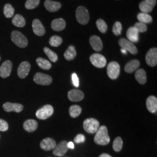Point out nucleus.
I'll list each match as a JSON object with an SVG mask.
<instances>
[{
	"instance_id": "c9c22d12",
	"label": "nucleus",
	"mask_w": 157,
	"mask_h": 157,
	"mask_svg": "<svg viewBox=\"0 0 157 157\" xmlns=\"http://www.w3.org/2000/svg\"><path fill=\"white\" fill-rule=\"evenodd\" d=\"M62 38L58 36H53L51 37L49 41V43L52 47H58L62 44Z\"/></svg>"
},
{
	"instance_id": "393cba45",
	"label": "nucleus",
	"mask_w": 157,
	"mask_h": 157,
	"mask_svg": "<svg viewBox=\"0 0 157 157\" xmlns=\"http://www.w3.org/2000/svg\"><path fill=\"white\" fill-rule=\"evenodd\" d=\"M140 64L139 61L137 59L132 60L125 65L124 71L127 73H133L140 67Z\"/></svg>"
},
{
	"instance_id": "dca6fc26",
	"label": "nucleus",
	"mask_w": 157,
	"mask_h": 157,
	"mask_svg": "<svg viewBox=\"0 0 157 157\" xmlns=\"http://www.w3.org/2000/svg\"><path fill=\"white\" fill-rule=\"evenodd\" d=\"M30 69V64L27 61L22 62L17 69V75L21 78H25L28 75Z\"/></svg>"
},
{
	"instance_id": "9d476101",
	"label": "nucleus",
	"mask_w": 157,
	"mask_h": 157,
	"mask_svg": "<svg viewBox=\"0 0 157 157\" xmlns=\"http://www.w3.org/2000/svg\"><path fill=\"white\" fill-rule=\"evenodd\" d=\"M119 44L122 48L124 49L126 51H129L132 54H137V49L133 43L126 39H121L119 41Z\"/></svg>"
},
{
	"instance_id": "4468645a",
	"label": "nucleus",
	"mask_w": 157,
	"mask_h": 157,
	"mask_svg": "<svg viewBox=\"0 0 157 157\" xmlns=\"http://www.w3.org/2000/svg\"><path fill=\"white\" fill-rule=\"evenodd\" d=\"M67 97L70 101L78 102L82 101L84 97L83 92L78 89H72L67 93Z\"/></svg>"
},
{
	"instance_id": "5701e85b",
	"label": "nucleus",
	"mask_w": 157,
	"mask_h": 157,
	"mask_svg": "<svg viewBox=\"0 0 157 157\" xmlns=\"http://www.w3.org/2000/svg\"><path fill=\"white\" fill-rule=\"evenodd\" d=\"M66 22L62 18H58L54 19L51 22V28L55 31H61L65 28Z\"/></svg>"
},
{
	"instance_id": "39448f33",
	"label": "nucleus",
	"mask_w": 157,
	"mask_h": 157,
	"mask_svg": "<svg viewBox=\"0 0 157 157\" xmlns=\"http://www.w3.org/2000/svg\"><path fill=\"white\" fill-rule=\"evenodd\" d=\"M121 67L118 62H110L107 66V75L111 79L115 80L118 78L120 74Z\"/></svg>"
},
{
	"instance_id": "2f4dec72",
	"label": "nucleus",
	"mask_w": 157,
	"mask_h": 157,
	"mask_svg": "<svg viewBox=\"0 0 157 157\" xmlns=\"http://www.w3.org/2000/svg\"><path fill=\"white\" fill-rule=\"evenodd\" d=\"M123 141L121 137H117L113 142L112 147L115 151L119 152L122 148Z\"/></svg>"
},
{
	"instance_id": "f257e3e1",
	"label": "nucleus",
	"mask_w": 157,
	"mask_h": 157,
	"mask_svg": "<svg viewBox=\"0 0 157 157\" xmlns=\"http://www.w3.org/2000/svg\"><path fill=\"white\" fill-rule=\"evenodd\" d=\"M94 140L96 144L101 146L107 145L110 142V137L108 133V129L105 126H101L95 133Z\"/></svg>"
},
{
	"instance_id": "4c0bfd02",
	"label": "nucleus",
	"mask_w": 157,
	"mask_h": 157,
	"mask_svg": "<svg viewBox=\"0 0 157 157\" xmlns=\"http://www.w3.org/2000/svg\"><path fill=\"white\" fill-rule=\"evenodd\" d=\"M122 30V25L121 23L119 22H116L113 26L112 32L115 36H119Z\"/></svg>"
},
{
	"instance_id": "b1692460",
	"label": "nucleus",
	"mask_w": 157,
	"mask_h": 157,
	"mask_svg": "<svg viewBox=\"0 0 157 157\" xmlns=\"http://www.w3.org/2000/svg\"><path fill=\"white\" fill-rule=\"evenodd\" d=\"M38 127V123L36 120L28 119L23 124V129L28 132H33Z\"/></svg>"
},
{
	"instance_id": "1a4fd4ad",
	"label": "nucleus",
	"mask_w": 157,
	"mask_h": 157,
	"mask_svg": "<svg viewBox=\"0 0 157 157\" xmlns=\"http://www.w3.org/2000/svg\"><path fill=\"white\" fill-rule=\"evenodd\" d=\"M147 64L151 67H155L157 64V48H152L148 51L146 56Z\"/></svg>"
},
{
	"instance_id": "a19ab883",
	"label": "nucleus",
	"mask_w": 157,
	"mask_h": 157,
	"mask_svg": "<svg viewBox=\"0 0 157 157\" xmlns=\"http://www.w3.org/2000/svg\"><path fill=\"white\" fill-rule=\"evenodd\" d=\"M85 140H86V137L84 135L82 134H78L77 136H76V137H75L74 141L76 144H78V143H83L85 141Z\"/></svg>"
},
{
	"instance_id": "72a5a7b5",
	"label": "nucleus",
	"mask_w": 157,
	"mask_h": 157,
	"mask_svg": "<svg viewBox=\"0 0 157 157\" xmlns=\"http://www.w3.org/2000/svg\"><path fill=\"white\" fill-rule=\"evenodd\" d=\"M96 25H97V28L99 30V31L101 33H105L107 32L108 26H107V23L104 20H102L101 19H98L96 22Z\"/></svg>"
},
{
	"instance_id": "f3484780",
	"label": "nucleus",
	"mask_w": 157,
	"mask_h": 157,
	"mask_svg": "<svg viewBox=\"0 0 157 157\" xmlns=\"http://www.w3.org/2000/svg\"><path fill=\"white\" fill-rule=\"evenodd\" d=\"M40 146L42 150L50 151L55 148L56 146V141L52 138H45L41 141Z\"/></svg>"
},
{
	"instance_id": "79ce46f5",
	"label": "nucleus",
	"mask_w": 157,
	"mask_h": 157,
	"mask_svg": "<svg viewBox=\"0 0 157 157\" xmlns=\"http://www.w3.org/2000/svg\"><path fill=\"white\" fill-rule=\"evenodd\" d=\"M72 82H73V85L78 87L79 86V81H78V78L76 73H73L72 75Z\"/></svg>"
},
{
	"instance_id": "e433bc0d",
	"label": "nucleus",
	"mask_w": 157,
	"mask_h": 157,
	"mask_svg": "<svg viewBox=\"0 0 157 157\" xmlns=\"http://www.w3.org/2000/svg\"><path fill=\"white\" fill-rule=\"evenodd\" d=\"M40 0H27L25 3V7L28 10H33L39 5Z\"/></svg>"
},
{
	"instance_id": "ea45409f",
	"label": "nucleus",
	"mask_w": 157,
	"mask_h": 157,
	"mask_svg": "<svg viewBox=\"0 0 157 157\" xmlns=\"http://www.w3.org/2000/svg\"><path fill=\"white\" fill-rule=\"evenodd\" d=\"M8 124L6 121L0 119V131L1 132H6L8 129Z\"/></svg>"
},
{
	"instance_id": "37998d69",
	"label": "nucleus",
	"mask_w": 157,
	"mask_h": 157,
	"mask_svg": "<svg viewBox=\"0 0 157 157\" xmlns=\"http://www.w3.org/2000/svg\"><path fill=\"white\" fill-rule=\"evenodd\" d=\"M67 147L69 148H71V149H73L75 146H74V144H73V142H69L67 143Z\"/></svg>"
},
{
	"instance_id": "473e14b6",
	"label": "nucleus",
	"mask_w": 157,
	"mask_h": 157,
	"mask_svg": "<svg viewBox=\"0 0 157 157\" xmlns=\"http://www.w3.org/2000/svg\"><path fill=\"white\" fill-rule=\"evenodd\" d=\"M44 51L45 54L48 57V58L50 59L51 61H52V62H56L57 61L58 56L56 52L51 50L50 48H48L47 47L44 48Z\"/></svg>"
},
{
	"instance_id": "20e7f679",
	"label": "nucleus",
	"mask_w": 157,
	"mask_h": 157,
	"mask_svg": "<svg viewBox=\"0 0 157 157\" xmlns=\"http://www.w3.org/2000/svg\"><path fill=\"white\" fill-rule=\"evenodd\" d=\"M99 128L100 123L94 118H87L83 122V128L89 133H95Z\"/></svg>"
},
{
	"instance_id": "c03bdc74",
	"label": "nucleus",
	"mask_w": 157,
	"mask_h": 157,
	"mask_svg": "<svg viewBox=\"0 0 157 157\" xmlns=\"http://www.w3.org/2000/svg\"><path fill=\"white\" fill-rule=\"evenodd\" d=\"M99 157H112L110 155L108 154H102Z\"/></svg>"
},
{
	"instance_id": "9b49d317",
	"label": "nucleus",
	"mask_w": 157,
	"mask_h": 157,
	"mask_svg": "<svg viewBox=\"0 0 157 157\" xmlns=\"http://www.w3.org/2000/svg\"><path fill=\"white\" fill-rule=\"evenodd\" d=\"M157 4V0H144L139 4V8L141 12L149 13L152 11Z\"/></svg>"
},
{
	"instance_id": "a211bd4d",
	"label": "nucleus",
	"mask_w": 157,
	"mask_h": 157,
	"mask_svg": "<svg viewBox=\"0 0 157 157\" xmlns=\"http://www.w3.org/2000/svg\"><path fill=\"white\" fill-rule=\"evenodd\" d=\"M146 106L149 112L152 113H155L157 111V98L154 95L148 97L146 100Z\"/></svg>"
},
{
	"instance_id": "f03ea898",
	"label": "nucleus",
	"mask_w": 157,
	"mask_h": 157,
	"mask_svg": "<svg viewBox=\"0 0 157 157\" xmlns=\"http://www.w3.org/2000/svg\"><path fill=\"white\" fill-rule=\"evenodd\" d=\"M11 39L13 43L20 48H25L28 44L27 38L22 33L17 30L12 32Z\"/></svg>"
},
{
	"instance_id": "a18cd8bd",
	"label": "nucleus",
	"mask_w": 157,
	"mask_h": 157,
	"mask_svg": "<svg viewBox=\"0 0 157 157\" xmlns=\"http://www.w3.org/2000/svg\"><path fill=\"white\" fill-rule=\"evenodd\" d=\"M121 51H122V53H124V54H127V51L125 50L124 49L122 48V49H121Z\"/></svg>"
},
{
	"instance_id": "a878e982",
	"label": "nucleus",
	"mask_w": 157,
	"mask_h": 157,
	"mask_svg": "<svg viewBox=\"0 0 157 157\" xmlns=\"http://www.w3.org/2000/svg\"><path fill=\"white\" fill-rule=\"evenodd\" d=\"M135 78L140 84H144L147 82L146 71L143 69H139L135 73Z\"/></svg>"
},
{
	"instance_id": "f704fd0d",
	"label": "nucleus",
	"mask_w": 157,
	"mask_h": 157,
	"mask_svg": "<svg viewBox=\"0 0 157 157\" xmlns=\"http://www.w3.org/2000/svg\"><path fill=\"white\" fill-rule=\"evenodd\" d=\"M15 10L11 4H6L4 8V14L7 18H10L13 16Z\"/></svg>"
},
{
	"instance_id": "412c9836",
	"label": "nucleus",
	"mask_w": 157,
	"mask_h": 157,
	"mask_svg": "<svg viewBox=\"0 0 157 157\" xmlns=\"http://www.w3.org/2000/svg\"><path fill=\"white\" fill-rule=\"evenodd\" d=\"M44 6L47 11L54 12L58 11L61 8V4L59 2L53 1L51 0H46L44 2Z\"/></svg>"
},
{
	"instance_id": "7ed1b4c3",
	"label": "nucleus",
	"mask_w": 157,
	"mask_h": 157,
	"mask_svg": "<svg viewBox=\"0 0 157 157\" xmlns=\"http://www.w3.org/2000/svg\"><path fill=\"white\" fill-rule=\"evenodd\" d=\"M76 17L80 24L83 25L87 24L90 19L88 10L83 6H78L76 11Z\"/></svg>"
},
{
	"instance_id": "c85d7f7f",
	"label": "nucleus",
	"mask_w": 157,
	"mask_h": 157,
	"mask_svg": "<svg viewBox=\"0 0 157 157\" xmlns=\"http://www.w3.org/2000/svg\"><path fill=\"white\" fill-rule=\"evenodd\" d=\"M36 62L39 67L44 70H49L52 67L50 62L43 58H38L36 59Z\"/></svg>"
},
{
	"instance_id": "ddd939ff",
	"label": "nucleus",
	"mask_w": 157,
	"mask_h": 157,
	"mask_svg": "<svg viewBox=\"0 0 157 157\" xmlns=\"http://www.w3.org/2000/svg\"><path fill=\"white\" fill-rule=\"evenodd\" d=\"M68 148L67 141H62L54 149L53 154L58 157H62L67 152Z\"/></svg>"
},
{
	"instance_id": "58836bf2",
	"label": "nucleus",
	"mask_w": 157,
	"mask_h": 157,
	"mask_svg": "<svg viewBox=\"0 0 157 157\" xmlns=\"http://www.w3.org/2000/svg\"><path fill=\"white\" fill-rule=\"evenodd\" d=\"M135 28L139 33H144L147 30V26L145 23L141 22H137L135 25Z\"/></svg>"
},
{
	"instance_id": "6e6552de",
	"label": "nucleus",
	"mask_w": 157,
	"mask_h": 157,
	"mask_svg": "<svg viewBox=\"0 0 157 157\" xmlns=\"http://www.w3.org/2000/svg\"><path fill=\"white\" fill-rule=\"evenodd\" d=\"M33 80L36 83L43 86L50 85L52 82V78L50 76L40 72L35 74L34 76Z\"/></svg>"
},
{
	"instance_id": "423d86ee",
	"label": "nucleus",
	"mask_w": 157,
	"mask_h": 157,
	"mask_svg": "<svg viewBox=\"0 0 157 157\" xmlns=\"http://www.w3.org/2000/svg\"><path fill=\"white\" fill-rule=\"evenodd\" d=\"M54 113V108L51 105H45L37 111L36 115L39 119L44 120L50 118Z\"/></svg>"
},
{
	"instance_id": "0eeeda50",
	"label": "nucleus",
	"mask_w": 157,
	"mask_h": 157,
	"mask_svg": "<svg viewBox=\"0 0 157 157\" xmlns=\"http://www.w3.org/2000/svg\"><path fill=\"white\" fill-rule=\"evenodd\" d=\"M90 61L93 66L98 68L105 67L107 65V60L105 56L100 54H93L90 56Z\"/></svg>"
},
{
	"instance_id": "aec40b11",
	"label": "nucleus",
	"mask_w": 157,
	"mask_h": 157,
	"mask_svg": "<svg viewBox=\"0 0 157 157\" xmlns=\"http://www.w3.org/2000/svg\"><path fill=\"white\" fill-rule=\"evenodd\" d=\"M90 44L93 49L95 51L102 50L103 44L101 39L97 36H92L90 39Z\"/></svg>"
},
{
	"instance_id": "cd10ccee",
	"label": "nucleus",
	"mask_w": 157,
	"mask_h": 157,
	"mask_svg": "<svg viewBox=\"0 0 157 157\" xmlns=\"http://www.w3.org/2000/svg\"><path fill=\"white\" fill-rule=\"evenodd\" d=\"M12 24L17 27L23 28L26 25V21L22 15L17 14L12 19Z\"/></svg>"
},
{
	"instance_id": "f8f14e48",
	"label": "nucleus",
	"mask_w": 157,
	"mask_h": 157,
	"mask_svg": "<svg viewBox=\"0 0 157 157\" xmlns=\"http://www.w3.org/2000/svg\"><path fill=\"white\" fill-rule=\"evenodd\" d=\"M12 69V63L11 61L7 60L3 62L0 67V76L2 78H8L11 73Z\"/></svg>"
},
{
	"instance_id": "bb28decb",
	"label": "nucleus",
	"mask_w": 157,
	"mask_h": 157,
	"mask_svg": "<svg viewBox=\"0 0 157 157\" xmlns=\"http://www.w3.org/2000/svg\"><path fill=\"white\" fill-rule=\"evenodd\" d=\"M76 56V51L73 45H70L64 53V57L67 61H71Z\"/></svg>"
},
{
	"instance_id": "49530a36",
	"label": "nucleus",
	"mask_w": 157,
	"mask_h": 157,
	"mask_svg": "<svg viewBox=\"0 0 157 157\" xmlns=\"http://www.w3.org/2000/svg\"><path fill=\"white\" fill-rule=\"evenodd\" d=\"M0 61H1V56H0Z\"/></svg>"
},
{
	"instance_id": "7c9ffc66",
	"label": "nucleus",
	"mask_w": 157,
	"mask_h": 157,
	"mask_svg": "<svg viewBox=\"0 0 157 157\" xmlns=\"http://www.w3.org/2000/svg\"><path fill=\"white\" fill-rule=\"evenodd\" d=\"M82 112V108L78 105L71 106L69 109V113L72 118H75L79 116Z\"/></svg>"
},
{
	"instance_id": "c756f323",
	"label": "nucleus",
	"mask_w": 157,
	"mask_h": 157,
	"mask_svg": "<svg viewBox=\"0 0 157 157\" xmlns=\"http://www.w3.org/2000/svg\"><path fill=\"white\" fill-rule=\"evenodd\" d=\"M137 19L140 22L150 23L152 21V18L150 15L144 12H140L137 15Z\"/></svg>"
},
{
	"instance_id": "4be33fe9",
	"label": "nucleus",
	"mask_w": 157,
	"mask_h": 157,
	"mask_svg": "<svg viewBox=\"0 0 157 157\" xmlns=\"http://www.w3.org/2000/svg\"><path fill=\"white\" fill-rule=\"evenodd\" d=\"M139 33L135 27H130L126 32L128 40L132 43H137L139 41Z\"/></svg>"
},
{
	"instance_id": "6ab92c4d",
	"label": "nucleus",
	"mask_w": 157,
	"mask_h": 157,
	"mask_svg": "<svg viewBox=\"0 0 157 157\" xmlns=\"http://www.w3.org/2000/svg\"><path fill=\"white\" fill-rule=\"evenodd\" d=\"M32 28L34 33L37 36H41L45 34V30L44 27L43 26L41 22L37 19H34L33 21Z\"/></svg>"
},
{
	"instance_id": "2eb2a0df",
	"label": "nucleus",
	"mask_w": 157,
	"mask_h": 157,
	"mask_svg": "<svg viewBox=\"0 0 157 157\" xmlns=\"http://www.w3.org/2000/svg\"><path fill=\"white\" fill-rule=\"evenodd\" d=\"M3 109L6 112H21L23 109V106L21 104L18 103H12L10 102H7L3 104Z\"/></svg>"
}]
</instances>
